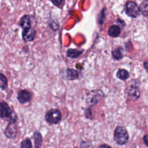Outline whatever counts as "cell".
<instances>
[{
    "label": "cell",
    "mask_w": 148,
    "mask_h": 148,
    "mask_svg": "<svg viewBox=\"0 0 148 148\" xmlns=\"http://www.w3.org/2000/svg\"><path fill=\"white\" fill-rule=\"evenodd\" d=\"M128 134L125 127L119 126L115 129L114 131V139L118 145H124L128 141Z\"/></svg>",
    "instance_id": "6da1fadb"
},
{
    "label": "cell",
    "mask_w": 148,
    "mask_h": 148,
    "mask_svg": "<svg viewBox=\"0 0 148 148\" xmlns=\"http://www.w3.org/2000/svg\"><path fill=\"white\" fill-rule=\"evenodd\" d=\"M0 118H8L10 120V122H15L16 121V115L13 116L11 109L5 101L0 102Z\"/></svg>",
    "instance_id": "7a4b0ae2"
},
{
    "label": "cell",
    "mask_w": 148,
    "mask_h": 148,
    "mask_svg": "<svg viewBox=\"0 0 148 148\" xmlns=\"http://www.w3.org/2000/svg\"><path fill=\"white\" fill-rule=\"evenodd\" d=\"M61 112L56 109L49 110L45 115V119L50 124H56L59 123L61 119Z\"/></svg>",
    "instance_id": "3957f363"
},
{
    "label": "cell",
    "mask_w": 148,
    "mask_h": 148,
    "mask_svg": "<svg viewBox=\"0 0 148 148\" xmlns=\"http://www.w3.org/2000/svg\"><path fill=\"white\" fill-rule=\"evenodd\" d=\"M126 14L132 17H137L140 14V9L138 5L134 2L129 1L125 5Z\"/></svg>",
    "instance_id": "277c9868"
},
{
    "label": "cell",
    "mask_w": 148,
    "mask_h": 148,
    "mask_svg": "<svg viewBox=\"0 0 148 148\" xmlns=\"http://www.w3.org/2000/svg\"><path fill=\"white\" fill-rule=\"evenodd\" d=\"M35 35H36V31L31 27L23 29L22 36H23V40L25 42L32 41L35 37Z\"/></svg>",
    "instance_id": "5b68a950"
},
{
    "label": "cell",
    "mask_w": 148,
    "mask_h": 148,
    "mask_svg": "<svg viewBox=\"0 0 148 148\" xmlns=\"http://www.w3.org/2000/svg\"><path fill=\"white\" fill-rule=\"evenodd\" d=\"M31 94L27 90H20L17 94V99L21 103L29 102L31 100Z\"/></svg>",
    "instance_id": "8992f818"
},
{
    "label": "cell",
    "mask_w": 148,
    "mask_h": 148,
    "mask_svg": "<svg viewBox=\"0 0 148 148\" xmlns=\"http://www.w3.org/2000/svg\"><path fill=\"white\" fill-rule=\"evenodd\" d=\"M14 123L10 122L5 130V135L8 138H14L17 135V129Z\"/></svg>",
    "instance_id": "52a82bcc"
},
{
    "label": "cell",
    "mask_w": 148,
    "mask_h": 148,
    "mask_svg": "<svg viewBox=\"0 0 148 148\" xmlns=\"http://www.w3.org/2000/svg\"><path fill=\"white\" fill-rule=\"evenodd\" d=\"M128 97H129L130 99L132 100H136L139 97L140 92L138 88L135 87H129L128 92H127Z\"/></svg>",
    "instance_id": "ba28073f"
},
{
    "label": "cell",
    "mask_w": 148,
    "mask_h": 148,
    "mask_svg": "<svg viewBox=\"0 0 148 148\" xmlns=\"http://www.w3.org/2000/svg\"><path fill=\"white\" fill-rule=\"evenodd\" d=\"M20 26L22 28V29L27 28L31 27V22L30 17L28 15H24L23 16L19 22Z\"/></svg>",
    "instance_id": "9c48e42d"
},
{
    "label": "cell",
    "mask_w": 148,
    "mask_h": 148,
    "mask_svg": "<svg viewBox=\"0 0 148 148\" xmlns=\"http://www.w3.org/2000/svg\"><path fill=\"white\" fill-rule=\"evenodd\" d=\"M121 32L120 28L117 25H113L110 27L108 30V34L110 36L115 38L118 36Z\"/></svg>",
    "instance_id": "30bf717a"
},
{
    "label": "cell",
    "mask_w": 148,
    "mask_h": 148,
    "mask_svg": "<svg viewBox=\"0 0 148 148\" xmlns=\"http://www.w3.org/2000/svg\"><path fill=\"white\" fill-rule=\"evenodd\" d=\"M130 76L128 72L125 69H120L117 72V77L121 80H125Z\"/></svg>",
    "instance_id": "8fae6325"
},
{
    "label": "cell",
    "mask_w": 148,
    "mask_h": 148,
    "mask_svg": "<svg viewBox=\"0 0 148 148\" xmlns=\"http://www.w3.org/2000/svg\"><path fill=\"white\" fill-rule=\"evenodd\" d=\"M139 8L140 12L144 16H148V0H146L142 2Z\"/></svg>",
    "instance_id": "7c38bea8"
},
{
    "label": "cell",
    "mask_w": 148,
    "mask_h": 148,
    "mask_svg": "<svg viewBox=\"0 0 148 148\" xmlns=\"http://www.w3.org/2000/svg\"><path fill=\"white\" fill-rule=\"evenodd\" d=\"M82 51L77 50H74V49H69L67 51L66 53V55L68 57L74 58H76L78 56H79L81 54H82Z\"/></svg>",
    "instance_id": "4fadbf2b"
},
{
    "label": "cell",
    "mask_w": 148,
    "mask_h": 148,
    "mask_svg": "<svg viewBox=\"0 0 148 148\" xmlns=\"http://www.w3.org/2000/svg\"><path fill=\"white\" fill-rule=\"evenodd\" d=\"M34 138L35 147H40L42 143V136L38 132H36L35 133H34Z\"/></svg>",
    "instance_id": "5bb4252c"
},
{
    "label": "cell",
    "mask_w": 148,
    "mask_h": 148,
    "mask_svg": "<svg viewBox=\"0 0 148 148\" xmlns=\"http://www.w3.org/2000/svg\"><path fill=\"white\" fill-rule=\"evenodd\" d=\"M8 86V79L2 73H0V87L2 90H5Z\"/></svg>",
    "instance_id": "9a60e30c"
},
{
    "label": "cell",
    "mask_w": 148,
    "mask_h": 148,
    "mask_svg": "<svg viewBox=\"0 0 148 148\" xmlns=\"http://www.w3.org/2000/svg\"><path fill=\"white\" fill-rule=\"evenodd\" d=\"M112 56L116 60H120L123 57L122 51H121V49L120 47L117 48L114 51H112Z\"/></svg>",
    "instance_id": "2e32d148"
},
{
    "label": "cell",
    "mask_w": 148,
    "mask_h": 148,
    "mask_svg": "<svg viewBox=\"0 0 148 148\" xmlns=\"http://www.w3.org/2000/svg\"><path fill=\"white\" fill-rule=\"evenodd\" d=\"M32 145L31 143V141L29 139H25L23 140L20 144V147L22 148H30L32 147Z\"/></svg>",
    "instance_id": "e0dca14e"
},
{
    "label": "cell",
    "mask_w": 148,
    "mask_h": 148,
    "mask_svg": "<svg viewBox=\"0 0 148 148\" xmlns=\"http://www.w3.org/2000/svg\"><path fill=\"white\" fill-rule=\"evenodd\" d=\"M51 1L53 2V3L57 6H61L63 2V0H51Z\"/></svg>",
    "instance_id": "ac0fdd59"
},
{
    "label": "cell",
    "mask_w": 148,
    "mask_h": 148,
    "mask_svg": "<svg viewBox=\"0 0 148 148\" xmlns=\"http://www.w3.org/2000/svg\"><path fill=\"white\" fill-rule=\"evenodd\" d=\"M143 141L146 145L148 146V135H146L143 136Z\"/></svg>",
    "instance_id": "d6986e66"
},
{
    "label": "cell",
    "mask_w": 148,
    "mask_h": 148,
    "mask_svg": "<svg viewBox=\"0 0 148 148\" xmlns=\"http://www.w3.org/2000/svg\"><path fill=\"white\" fill-rule=\"evenodd\" d=\"M144 67H145V69L148 70V61L145 62V63H144Z\"/></svg>",
    "instance_id": "ffe728a7"
},
{
    "label": "cell",
    "mask_w": 148,
    "mask_h": 148,
    "mask_svg": "<svg viewBox=\"0 0 148 148\" xmlns=\"http://www.w3.org/2000/svg\"><path fill=\"white\" fill-rule=\"evenodd\" d=\"M0 25H1V22H0Z\"/></svg>",
    "instance_id": "44dd1931"
}]
</instances>
